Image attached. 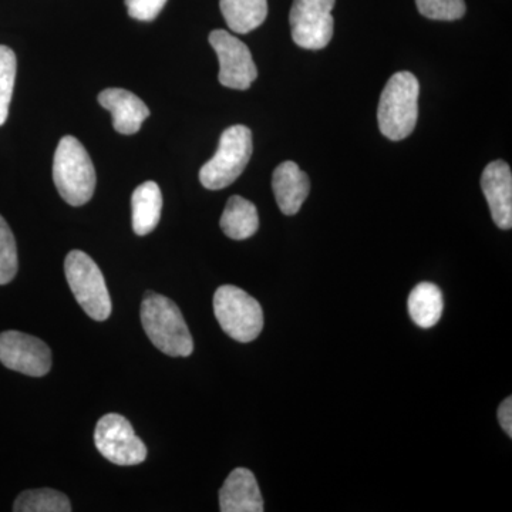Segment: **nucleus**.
<instances>
[{
    "mask_svg": "<svg viewBox=\"0 0 512 512\" xmlns=\"http://www.w3.org/2000/svg\"><path fill=\"white\" fill-rule=\"evenodd\" d=\"M13 511L16 512H70L69 498L52 488L23 491L16 498Z\"/></svg>",
    "mask_w": 512,
    "mask_h": 512,
    "instance_id": "obj_19",
    "label": "nucleus"
},
{
    "mask_svg": "<svg viewBox=\"0 0 512 512\" xmlns=\"http://www.w3.org/2000/svg\"><path fill=\"white\" fill-rule=\"evenodd\" d=\"M18 248L8 222L0 215V285L9 284L18 274Z\"/></svg>",
    "mask_w": 512,
    "mask_h": 512,
    "instance_id": "obj_21",
    "label": "nucleus"
},
{
    "mask_svg": "<svg viewBox=\"0 0 512 512\" xmlns=\"http://www.w3.org/2000/svg\"><path fill=\"white\" fill-rule=\"evenodd\" d=\"M481 190L487 198L491 217L500 229L512 228V173L503 160L493 161L481 175Z\"/></svg>",
    "mask_w": 512,
    "mask_h": 512,
    "instance_id": "obj_11",
    "label": "nucleus"
},
{
    "mask_svg": "<svg viewBox=\"0 0 512 512\" xmlns=\"http://www.w3.org/2000/svg\"><path fill=\"white\" fill-rule=\"evenodd\" d=\"M0 363L23 375L42 377L52 367V352L43 340L8 330L0 333Z\"/></svg>",
    "mask_w": 512,
    "mask_h": 512,
    "instance_id": "obj_10",
    "label": "nucleus"
},
{
    "mask_svg": "<svg viewBox=\"0 0 512 512\" xmlns=\"http://www.w3.org/2000/svg\"><path fill=\"white\" fill-rule=\"evenodd\" d=\"M167 0H126L128 15L140 22H151L160 15Z\"/></svg>",
    "mask_w": 512,
    "mask_h": 512,
    "instance_id": "obj_23",
    "label": "nucleus"
},
{
    "mask_svg": "<svg viewBox=\"0 0 512 512\" xmlns=\"http://www.w3.org/2000/svg\"><path fill=\"white\" fill-rule=\"evenodd\" d=\"M498 421L508 437H512V399L507 397L498 409Z\"/></svg>",
    "mask_w": 512,
    "mask_h": 512,
    "instance_id": "obj_24",
    "label": "nucleus"
},
{
    "mask_svg": "<svg viewBox=\"0 0 512 512\" xmlns=\"http://www.w3.org/2000/svg\"><path fill=\"white\" fill-rule=\"evenodd\" d=\"M272 188L279 210L285 215H295L311 192V181L298 164L285 161L275 168Z\"/></svg>",
    "mask_w": 512,
    "mask_h": 512,
    "instance_id": "obj_14",
    "label": "nucleus"
},
{
    "mask_svg": "<svg viewBox=\"0 0 512 512\" xmlns=\"http://www.w3.org/2000/svg\"><path fill=\"white\" fill-rule=\"evenodd\" d=\"M222 512H262L264 498L256 478L247 468H235L220 490Z\"/></svg>",
    "mask_w": 512,
    "mask_h": 512,
    "instance_id": "obj_13",
    "label": "nucleus"
},
{
    "mask_svg": "<svg viewBox=\"0 0 512 512\" xmlns=\"http://www.w3.org/2000/svg\"><path fill=\"white\" fill-rule=\"evenodd\" d=\"M94 443L101 456L117 466H137L147 458L146 444L121 414H106L97 421Z\"/></svg>",
    "mask_w": 512,
    "mask_h": 512,
    "instance_id": "obj_7",
    "label": "nucleus"
},
{
    "mask_svg": "<svg viewBox=\"0 0 512 512\" xmlns=\"http://www.w3.org/2000/svg\"><path fill=\"white\" fill-rule=\"evenodd\" d=\"M335 3L336 0H293L289 12L293 42L302 49H325L335 28Z\"/></svg>",
    "mask_w": 512,
    "mask_h": 512,
    "instance_id": "obj_8",
    "label": "nucleus"
},
{
    "mask_svg": "<svg viewBox=\"0 0 512 512\" xmlns=\"http://www.w3.org/2000/svg\"><path fill=\"white\" fill-rule=\"evenodd\" d=\"M64 274L74 298L84 312L97 322L111 315L110 293L99 266L83 251H72L64 261Z\"/></svg>",
    "mask_w": 512,
    "mask_h": 512,
    "instance_id": "obj_6",
    "label": "nucleus"
},
{
    "mask_svg": "<svg viewBox=\"0 0 512 512\" xmlns=\"http://www.w3.org/2000/svg\"><path fill=\"white\" fill-rule=\"evenodd\" d=\"M443 295L439 286L421 282L413 289L407 302L410 318L423 329L433 328L443 315Z\"/></svg>",
    "mask_w": 512,
    "mask_h": 512,
    "instance_id": "obj_18",
    "label": "nucleus"
},
{
    "mask_svg": "<svg viewBox=\"0 0 512 512\" xmlns=\"http://www.w3.org/2000/svg\"><path fill=\"white\" fill-rule=\"evenodd\" d=\"M99 103L113 116L114 130L124 136H133L138 133L144 120L150 116L147 104L128 90H103L99 94Z\"/></svg>",
    "mask_w": 512,
    "mask_h": 512,
    "instance_id": "obj_12",
    "label": "nucleus"
},
{
    "mask_svg": "<svg viewBox=\"0 0 512 512\" xmlns=\"http://www.w3.org/2000/svg\"><path fill=\"white\" fill-rule=\"evenodd\" d=\"M417 9L424 18L431 20H458L466 15L464 0H416Z\"/></svg>",
    "mask_w": 512,
    "mask_h": 512,
    "instance_id": "obj_22",
    "label": "nucleus"
},
{
    "mask_svg": "<svg viewBox=\"0 0 512 512\" xmlns=\"http://www.w3.org/2000/svg\"><path fill=\"white\" fill-rule=\"evenodd\" d=\"M163 211V194L154 181L138 185L131 197V218L137 235L151 234L160 222Z\"/></svg>",
    "mask_w": 512,
    "mask_h": 512,
    "instance_id": "obj_15",
    "label": "nucleus"
},
{
    "mask_svg": "<svg viewBox=\"0 0 512 512\" xmlns=\"http://www.w3.org/2000/svg\"><path fill=\"white\" fill-rule=\"evenodd\" d=\"M220 8L228 28L247 35L265 22L268 0H220Z\"/></svg>",
    "mask_w": 512,
    "mask_h": 512,
    "instance_id": "obj_17",
    "label": "nucleus"
},
{
    "mask_svg": "<svg viewBox=\"0 0 512 512\" xmlns=\"http://www.w3.org/2000/svg\"><path fill=\"white\" fill-rule=\"evenodd\" d=\"M16 55L8 46H0V127L6 123L9 116L10 101L15 89Z\"/></svg>",
    "mask_w": 512,
    "mask_h": 512,
    "instance_id": "obj_20",
    "label": "nucleus"
},
{
    "mask_svg": "<svg viewBox=\"0 0 512 512\" xmlns=\"http://www.w3.org/2000/svg\"><path fill=\"white\" fill-rule=\"evenodd\" d=\"M210 45L220 62L218 79L222 86L234 90H248L258 77V69L248 46L227 30L211 32Z\"/></svg>",
    "mask_w": 512,
    "mask_h": 512,
    "instance_id": "obj_9",
    "label": "nucleus"
},
{
    "mask_svg": "<svg viewBox=\"0 0 512 512\" xmlns=\"http://www.w3.org/2000/svg\"><path fill=\"white\" fill-rule=\"evenodd\" d=\"M220 225L228 238L244 241V239L254 237L258 231V210L251 201L234 195L227 202Z\"/></svg>",
    "mask_w": 512,
    "mask_h": 512,
    "instance_id": "obj_16",
    "label": "nucleus"
},
{
    "mask_svg": "<svg viewBox=\"0 0 512 512\" xmlns=\"http://www.w3.org/2000/svg\"><path fill=\"white\" fill-rule=\"evenodd\" d=\"M53 180L60 197L72 207L92 200L96 190V170L92 158L76 137L60 140L53 160Z\"/></svg>",
    "mask_w": 512,
    "mask_h": 512,
    "instance_id": "obj_3",
    "label": "nucleus"
},
{
    "mask_svg": "<svg viewBox=\"0 0 512 512\" xmlns=\"http://www.w3.org/2000/svg\"><path fill=\"white\" fill-rule=\"evenodd\" d=\"M214 313L222 330L237 342H252L264 329L262 306L237 286L224 285L217 289Z\"/></svg>",
    "mask_w": 512,
    "mask_h": 512,
    "instance_id": "obj_5",
    "label": "nucleus"
},
{
    "mask_svg": "<svg viewBox=\"0 0 512 512\" xmlns=\"http://www.w3.org/2000/svg\"><path fill=\"white\" fill-rule=\"evenodd\" d=\"M420 84L410 72L393 74L380 96L377 121L389 140H404L413 133L419 117Z\"/></svg>",
    "mask_w": 512,
    "mask_h": 512,
    "instance_id": "obj_2",
    "label": "nucleus"
},
{
    "mask_svg": "<svg viewBox=\"0 0 512 512\" xmlns=\"http://www.w3.org/2000/svg\"><path fill=\"white\" fill-rule=\"evenodd\" d=\"M141 323L148 339L165 355L188 357L194 340L180 308L167 296L147 292L141 303Z\"/></svg>",
    "mask_w": 512,
    "mask_h": 512,
    "instance_id": "obj_1",
    "label": "nucleus"
},
{
    "mask_svg": "<svg viewBox=\"0 0 512 512\" xmlns=\"http://www.w3.org/2000/svg\"><path fill=\"white\" fill-rule=\"evenodd\" d=\"M254 143L248 127L232 126L222 133L217 153L200 170V181L207 190L217 191L235 183L251 160Z\"/></svg>",
    "mask_w": 512,
    "mask_h": 512,
    "instance_id": "obj_4",
    "label": "nucleus"
}]
</instances>
